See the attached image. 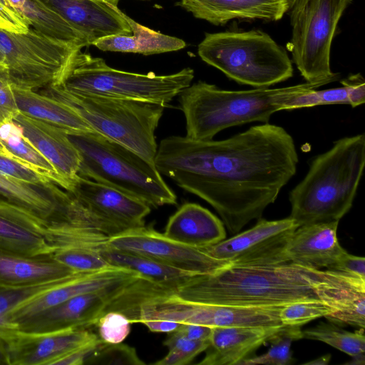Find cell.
I'll list each match as a JSON object with an SVG mask.
<instances>
[{
	"mask_svg": "<svg viewBox=\"0 0 365 365\" xmlns=\"http://www.w3.org/2000/svg\"><path fill=\"white\" fill-rule=\"evenodd\" d=\"M0 172L26 182L39 185L53 182L62 187L61 180L56 177L36 169L12 156L1 153H0Z\"/></svg>",
	"mask_w": 365,
	"mask_h": 365,
	"instance_id": "cell-40",
	"label": "cell"
},
{
	"mask_svg": "<svg viewBox=\"0 0 365 365\" xmlns=\"http://www.w3.org/2000/svg\"><path fill=\"white\" fill-rule=\"evenodd\" d=\"M81 157L78 175L115 188L150 207L175 205L177 196L152 164L98 133H68Z\"/></svg>",
	"mask_w": 365,
	"mask_h": 365,
	"instance_id": "cell-5",
	"label": "cell"
},
{
	"mask_svg": "<svg viewBox=\"0 0 365 365\" xmlns=\"http://www.w3.org/2000/svg\"><path fill=\"white\" fill-rule=\"evenodd\" d=\"M1 123V120H0V123Z\"/></svg>",
	"mask_w": 365,
	"mask_h": 365,
	"instance_id": "cell-59",
	"label": "cell"
},
{
	"mask_svg": "<svg viewBox=\"0 0 365 365\" xmlns=\"http://www.w3.org/2000/svg\"><path fill=\"white\" fill-rule=\"evenodd\" d=\"M352 0H289L293 62L306 82L337 81L330 65L338 23Z\"/></svg>",
	"mask_w": 365,
	"mask_h": 365,
	"instance_id": "cell-9",
	"label": "cell"
},
{
	"mask_svg": "<svg viewBox=\"0 0 365 365\" xmlns=\"http://www.w3.org/2000/svg\"><path fill=\"white\" fill-rule=\"evenodd\" d=\"M0 365H10L7 345L0 336Z\"/></svg>",
	"mask_w": 365,
	"mask_h": 365,
	"instance_id": "cell-51",
	"label": "cell"
},
{
	"mask_svg": "<svg viewBox=\"0 0 365 365\" xmlns=\"http://www.w3.org/2000/svg\"><path fill=\"white\" fill-rule=\"evenodd\" d=\"M103 257L112 265L134 271L143 279L165 289L177 287L195 274L139 255L105 248Z\"/></svg>",
	"mask_w": 365,
	"mask_h": 365,
	"instance_id": "cell-30",
	"label": "cell"
},
{
	"mask_svg": "<svg viewBox=\"0 0 365 365\" xmlns=\"http://www.w3.org/2000/svg\"><path fill=\"white\" fill-rule=\"evenodd\" d=\"M327 269L337 271L349 275L365 279V259L345 252L339 259Z\"/></svg>",
	"mask_w": 365,
	"mask_h": 365,
	"instance_id": "cell-45",
	"label": "cell"
},
{
	"mask_svg": "<svg viewBox=\"0 0 365 365\" xmlns=\"http://www.w3.org/2000/svg\"><path fill=\"white\" fill-rule=\"evenodd\" d=\"M6 343L10 365H53L59 358L99 336L87 328L48 333H26L16 329H0Z\"/></svg>",
	"mask_w": 365,
	"mask_h": 365,
	"instance_id": "cell-15",
	"label": "cell"
},
{
	"mask_svg": "<svg viewBox=\"0 0 365 365\" xmlns=\"http://www.w3.org/2000/svg\"><path fill=\"white\" fill-rule=\"evenodd\" d=\"M194 71L185 68L176 73H137L109 66L99 57L79 51L60 86L76 94H88L165 106L190 85Z\"/></svg>",
	"mask_w": 365,
	"mask_h": 365,
	"instance_id": "cell-8",
	"label": "cell"
},
{
	"mask_svg": "<svg viewBox=\"0 0 365 365\" xmlns=\"http://www.w3.org/2000/svg\"><path fill=\"white\" fill-rule=\"evenodd\" d=\"M341 85L339 88L319 91L315 89L306 92L285 103L283 110L325 105H349V86L346 83Z\"/></svg>",
	"mask_w": 365,
	"mask_h": 365,
	"instance_id": "cell-37",
	"label": "cell"
},
{
	"mask_svg": "<svg viewBox=\"0 0 365 365\" xmlns=\"http://www.w3.org/2000/svg\"><path fill=\"white\" fill-rule=\"evenodd\" d=\"M302 339L324 342L344 352L351 358L365 356L364 329L355 332L344 330L333 323H319L302 331Z\"/></svg>",
	"mask_w": 365,
	"mask_h": 365,
	"instance_id": "cell-33",
	"label": "cell"
},
{
	"mask_svg": "<svg viewBox=\"0 0 365 365\" xmlns=\"http://www.w3.org/2000/svg\"><path fill=\"white\" fill-rule=\"evenodd\" d=\"M330 359H331V355L327 354V355H324V356H321L320 358L315 359L314 361L307 362L305 364H306L326 365L329 362Z\"/></svg>",
	"mask_w": 365,
	"mask_h": 365,
	"instance_id": "cell-52",
	"label": "cell"
},
{
	"mask_svg": "<svg viewBox=\"0 0 365 365\" xmlns=\"http://www.w3.org/2000/svg\"><path fill=\"white\" fill-rule=\"evenodd\" d=\"M30 29L29 20L11 4L9 0H0V30L24 34Z\"/></svg>",
	"mask_w": 365,
	"mask_h": 365,
	"instance_id": "cell-42",
	"label": "cell"
},
{
	"mask_svg": "<svg viewBox=\"0 0 365 365\" xmlns=\"http://www.w3.org/2000/svg\"><path fill=\"white\" fill-rule=\"evenodd\" d=\"M106 1H108V2L113 4L115 5V6H118V3L120 1V0H106Z\"/></svg>",
	"mask_w": 365,
	"mask_h": 365,
	"instance_id": "cell-56",
	"label": "cell"
},
{
	"mask_svg": "<svg viewBox=\"0 0 365 365\" xmlns=\"http://www.w3.org/2000/svg\"><path fill=\"white\" fill-rule=\"evenodd\" d=\"M349 86V106L355 108L365 101V81L360 73L352 74L341 81Z\"/></svg>",
	"mask_w": 365,
	"mask_h": 365,
	"instance_id": "cell-47",
	"label": "cell"
},
{
	"mask_svg": "<svg viewBox=\"0 0 365 365\" xmlns=\"http://www.w3.org/2000/svg\"><path fill=\"white\" fill-rule=\"evenodd\" d=\"M141 323L146 326L150 331L165 333L175 331L182 325L181 323L177 322L157 319H146Z\"/></svg>",
	"mask_w": 365,
	"mask_h": 365,
	"instance_id": "cell-49",
	"label": "cell"
},
{
	"mask_svg": "<svg viewBox=\"0 0 365 365\" xmlns=\"http://www.w3.org/2000/svg\"><path fill=\"white\" fill-rule=\"evenodd\" d=\"M331 82L326 80L277 88L228 91L199 81L179 95L185 118V137L208 140L232 126L257 121L267 123L289 100Z\"/></svg>",
	"mask_w": 365,
	"mask_h": 365,
	"instance_id": "cell-3",
	"label": "cell"
},
{
	"mask_svg": "<svg viewBox=\"0 0 365 365\" xmlns=\"http://www.w3.org/2000/svg\"><path fill=\"white\" fill-rule=\"evenodd\" d=\"M85 364L143 365L135 348L122 343L108 344L101 341Z\"/></svg>",
	"mask_w": 365,
	"mask_h": 365,
	"instance_id": "cell-39",
	"label": "cell"
},
{
	"mask_svg": "<svg viewBox=\"0 0 365 365\" xmlns=\"http://www.w3.org/2000/svg\"><path fill=\"white\" fill-rule=\"evenodd\" d=\"M319 269L292 262L230 266L189 277L175 287L160 288L182 300L204 304L250 307H284L321 301L314 284Z\"/></svg>",
	"mask_w": 365,
	"mask_h": 365,
	"instance_id": "cell-2",
	"label": "cell"
},
{
	"mask_svg": "<svg viewBox=\"0 0 365 365\" xmlns=\"http://www.w3.org/2000/svg\"><path fill=\"white\" fill-rule=\"evenodd\" d=\"M177 331L191 340L210 341L212 327L197 324H182Z\"/></svg>",
	"mask_w": 365,
	"mask_h": 365,
	"instance_id": "cell-48",
	"label": "cell"
},
{
	"mask_svg": "<svg viewBox=\"0 0 365 365\" xmlns=\"http://www.w3.org/2000/svg\"><path fill=\"white\" fill-rule=\"evenodd\" d=\"M19 11L29 20L31 28L44 35L83 48L88 46L78 31L40 0H26Z\"/></svg>",
	"mask_w": 365,
	"mask_h": 365,
	"instance_id": "cell-31",
	"label": "cell"
},
{
	"mask_svg": "<svg viewBox=\"0 0 365 365\" xmlns=\"http://www.w3.org/2000/svg\"><path fill=\"white\" fill-rule=\"evenodd\" d=\"M26 0H9L11 4L14 6L19 11L24 6Z\"/></svg>",
	"mask_w": 365,
	"mask_h": 365,
	"instance_id": "cell-53",
	"label": "cell"
},
{
	"mask_svg": "<svg viewBox=\"0 0 365 365\" xmlns=\"http://www.w3.org/2000/svg\"><path fill=\"white\" fill-rule=\"evenodd\" d=\"M69 196L55 183L32 184L0 172V205L12 207L41 225L59 211Z\"/></svg>",
	"mask_w": 365,
	"mask_h": 365,
	"instance_id": "cell-22",
	"label": "cell"
},
{
	"mask_svg": "<svg viewBox=\"0 0 365 365\" xmlns=\"http://www.w3.org/2000/svg\"><path fill=\"white\" fill-rule=\"evenodd\" d=\"M78 273L51 255L25 256L0 249V284L25 286L61 279Z\"/></svg>",
	"mask_w": 365,
	"mask_h": 365,
	"instance_id": "cell-26",
	"label": "cell"
},
{
	"mask_svg": "<svg viewBox=\"0 0 365 365\" xmlns=\"http://www.w3.org/2000/svg\"><path fill=\"white\" fill-rule=\"evenodd\" d=\"M365 165V135L344 137L312 161L289 193L298 226L338 220L351 209Z\"/></svg>",
	"mask_w": 365,
	"mask_h": 365,
	"instance_id": "cell-4",
	"label": "cell"
},
{
	"mask_svg": "<svg viewBox=\"0 0 365 365\" xmlns=\"http://www.w3.org/2000/svg\"><path fill=\"white\" fill-rule=\"evenodd\" d=\"M141 1H148V0H141Z\"/></svg>",
	"mask_w": 365,
	"mask_h": 365,
	"instance_id": "cell-57",
	"label": "cell"
},
{
	"mask_svg": "<svg viewBox=\"0 0 365 365\" xmlns=\"http://www.w3.org/2000/svg\"><path fill=\"white\" fill-rule=\"evenodd\" d=\"M67 192L92 213L122 230L145 226L151 210L135 197L79 175Z\"/></svg>",
	"mask_w": 365,
	"mask_h": 365,
	"instance_id": "cell-17",
	"label": "cell"
},
{
	"mask_svg": "<svg viewBox=\"0 0 365 365\" xmlns=\"http://www.w3.org/2000/svg\"><path fill=\"white\" fill-rule=\"evenodd\" d=\"M107 245L108 248L146 257L195 275L231 266L211 257L202 248L183 245L145 226L128 229L110 236Z\"/></svg>",
	"mask_w": 365,
	"mask_h": 365,
	"instance_id": "cell-12",
	"label": "cell"
},
{
	"mask_svg": "<svg viewBox=\"0 0 365 365\" xmlns=\"http://www.w3.org/2000/svg\"><path fill=\"white\" fill-rule=\"evenodd\" d=\"M83 47L31 28L24 34L0 30V50L14 86L35 91L60 86Z\"/></svg>",
	"mask_w": 365,
	"mask_h": 365,
	"instance_id": "cell-10",
	"label": "cell"
},
{
	"mask_svg": "<svg viewBox=\"0 0 365 365\" xmlns=\"http://www.w3.org/2000/svg\"><path fill=\"white\" fill-rule=\"evenodd\" d=\"M302 339L300 327L285 326L272 336L267 342L271 346L268 351L259 356L248 357L239 365H289L295 361L291 350L293 341Z\"/></svg>",
	"mask_w": 365,
	"mask_h": 365,
	"instance_id": "cell-34",
	"label": "cell"
},
{
	"mask_svg": "<svg viewBox=\"0 0 365 365\" xmlns=\"http://www.w3.org/2000/svg\"><path fill=\"white\" fill-rule=\"evenodd\" d=\"M38 223L12 207L0 206V249L25 256L52 255V247L37 232Z\"/></svg>",
	"mask_w": 365,
	"mask_h": 365,
	"instance_id": "cell-27",
	"label": "cell"
},
{
	"mask_svg": "<svg viewBox=\"0 0 365 365\" xmlns=\"http://www.w3.org/2000/svg\"><path fill=\"white\" fill-rule=\"evenodd\" d=\"M18 111L68 133H96L70 106L41 93L13 86Z\"/></svg>",
	"mask_w": 365,
	"mask_h": 365,
	"instance_id": "cell-28",
	"label": "cell"
},
{
	"mask_svg": "<svg viewBox=\"0 0 365 365\" xmlns=\"http://www.w3.org/2000/svg\"><path fill=\"white\" fill-rule=\"evenodd\" d=\"M197 53L229 78L256 88H268L293 76L286 50L260 30L207 33Z\"/></svg>",
	"mask_w": 365,
	"mask_h": 365,
	"instance_id": "cell-6",
	"label": "cell"
},
{
	"mask_svg": "<svg viewBox=\"0 0 365 365\" xmlns=\"http://www.w3.org/2000/svg\"><path fill=\"white\" fill-rule=\"evenodd\" d=\"M12 120L22 129L29 143L52 165L68 184V191L78 176L81 157L68 132L18 112Z\"/></svg>",
	"mask_w": 365,
	"mask_h": 365,
	"instance_id": "cell-20",
	"label": "cell"
},
{
	"mask_svg": "<svg viewBox=\"0 0 365 365\" xmlns=\"http://www.w3.org/2000/svg\"><path fill=\"white\" fill-rule=\"evenodd\" d=\"M73 276L25 286H9L0 284V329L4 327V317L12 310L33 298L62 284Z\"/></svg>",
	"mask_w": 365,
	"mask_h": 365,
	"instance_id": "cell-35",
	"label": "cell"
},
{
	"mask_svg": "<svg viewBox=\"0 0 365 365\" xmlns=\"http://www.w3.org/2000/svg\"><path fill=\"white\" fill-rule=\"evenodd\" d=\"M0 142L9 155L56 177L61 180L62 187L66 191L68 190L67 182L56 173L52 165L24 137L21 128L12 119L0 123Z\"/></svg>",
	"mask_w": 365,
	"mask_h": 365,
	"instance_id": "cell-32",
	"label": "cell"
},
{
	"mask_svg": "<svg viewBox=\"0 0 365 365\" xmlns=\"http://www.w3.org/2000/svg\"><path fill=\"white\" fill-rule=\"evenodd\" d=\"M298 161L292 135L267 123L220 140L167 137L158 145L155 165L210 204L237 234L274 202Z\"/></svg>",
	"mask_w": 365,
	"mask_h": 365,
	"instance_id": "cell-1",
	"label": "cell"
},
{
	"mask_svg": "<svg viewBox=\"0 0 365 365\" xmlns=\"http://www.w3.org/2000/svg\"><path fill=\"white\" fill-rule=\"evenodd\" d=\"M128 286L73 297L19 321L13 329L38 334L88 328L95 325Z\"/></svg>",
	"mask_w": 365,
	"mask_h": 365,
	"instance_id": "cell-14",
	"label": "cell"
},
{
	"mask_svg": "<svg viewBox=\"0 0 365 365\" xmlns=\"http://www.w3.org/2000/svg\"><path fill=\"white\" fill-rule=\"evenodd\" d=\"M282 307H250L193 303L169 295L157 306V317L181 324L215 327L282 326Z\"/></svg>",
	"mask_w": 365,
	"mask_h": 365,
	"instance_id": "cell-13",
	"label": "cell"
},
{
	"mask_svg": "<svg viewBox=\"0 0 365 365\" xmlns=\"http://www.w3.org/2000/svg\"><path fill=\"white\" fill-rule=\"evenodd\" d=\"M0 64H5L6 65L4 56V54H3V53L1 52V50H0Z\"/></svg>",
	"mask_w": 365,
	"mask_h": 365,
	"instance_id": "cell-55",
	"label": "cell"
},
{
	"mask_svg": "<svg viewBox=\"0 0 365 365\" xmlns=\"http://www.w3.org/2000/svg\"><path fill=\"white\" fill-rule=\"evenodd\" d=\"M122 15L129 24L132 34L104 37L93 42V46L103 51L143 55L176 51L186 46V43L181 38L160 33L141 25L123 11Z\"/></svg>",
	"mask_w": 365,
	"mask_h": 365,
	"instance_id": "cell-29",
	"label": "cell"
},
{
	"mask_svg": "<svg viewBox=\"0 0 365 365\" xmlns=\"http://www.w3.org/2000/svg\"><path fill=\"white\" fill-rule=\"evenodd\" d=\"M102 341L101 339L78 349L55 361L53 365H83Z\"/></svg>",
	"mask_w": 365,
	"mask_h": 365,
	"instance_id": "cell-46",
	"label": "cell"
},
{
	"mask_svg": "<svg viewBox=\"0 0 365 365\" xmlns=\"http://www.w3.org/2000/svg\"><path fill=\"white\" fill-rule=\"evenodd\" d=\"M130 324L125 314L117 311H109L102 315L95 325L98 328V336L103 341L119 344L129 334Z\"/></svg>",
	"mask_w": 365,
	"mask_h": 365,
	"instance_id": "cell-41",
	"label": "cell"
},
{
	"mask_svg": "<svg viewBox=\"0 0 365 365\" xmlns=\"http://www.w3.org/2000/svg\"><path fill=\"white\" fill-rule=\"evenodd\" d=\"M0 153L9 155L6 150L4 148V146L2 145L1 142H0Z\"/></svg>",
	"mask_w": 365,
	"mask_h": 365,
	"instance_id": "cell-54",
	"label": "cell"
},
{
	"mask_svg": "<svg viewBox=\"0 0 365 365\" xmlns=\"http://www.w3.org/2000/svg\"><path fill=\"white\" fill-rule=\"evenodd\" d=\"M338 225L335 220L298 227L287 247L289 262L316 269L334 264L346 252L338 240Z\"/></svg>",
	"mask_w": 365,
	"mask_h": 365,
	"instance_id": "cell-21",
	"label": "cell"
},
{
	"mask_svg": "<svg viewBox=\"0 0 365 365\" xmlns=\"http://www.w3.org/2000/svg\"><path fill=\"white\" fill-rule=\"evenodd\" d=\"M141 278L134 271L117 267L92 272H78L62 284L12 310L4 319V329H13L19 321L73 297L127 287Z\"/></svg>",
	"mask_w": 365,
	"mask_h": 365,
	"instance_id": "cell-16",
	"label": "cell"
},
{
	"mask_svg": "<svg viewBox=\"0 0 365 365\" xmlns=\"http://www.w3.org/2000/svg\"><path fill=\"white\" fill-rule=\"evenodd\" d=\"M163 344L168 348V350H177L194 359L198 354L207 349L210 341L191 340L175 331L170 333Z\"/></svg>",
	"mask_w": 365,
	"mask_h": 365,
	"instance_id": "cell-44",
	"label": "cell"
},
{
	"mask_svg": "<svg viewBox=\"0 0 365 365\" xmlns=\"http://www.w3.org/2000/svg\"><path fill=\"white\" fill-rule=\"evenodd\" d=\"M193 359L177 350L170 349L162 359L154 363L155 365H185L190 364Z\"/></svg>",
	"mask_w": 365,
	"mask_h": 365,
	"instance_id": "cell-50",
	"label": "cell"
},
{
	"mask_svg": "<svg viewBox=\"0 0 365 365\" xmlns=\"http://www.w3.org/2000/svg\"><path fill=\"white\" fill-rule=\"evenodd\" d=\"M314 287L319 299L333 311L326 317L329 322L364 329L365 279L319 269Z\"/></svg>",
	"mask_w": 365,
	"mask_h": 365,
	"instance_id": "cell-19",
	"label": "cell"
},
{
	"mask_svg": "<svg viewBox=\"0 0 365 365\" xmlns=\"http://www.w3.org/2000/svg\"><path fill=\"white\" fill-rule=\"evenodd\" d=\"M332 312V309L322 301H301L282 307L279 318L283 325L301 327L317 318L326 317Z\"/></svg>",
	"mask_w": 365,
	"mask_h": 365,
	"instance_id": "cell-38",
	"label": "cell"
},
{
	"mask_svg": "<svg viewBox=\"0 0 365 365\" xmlns=\"http://www.w3.org/2000/svg\"><path fill=\"white\" fill-rule=\"evenodd\" d=\"M212 327L210 344L200 365H233L248 358L283 327Z\"/></svg>",
	"mask_w": 365,
	"mask_h": 365,
	"instance_id": "cell-23",
	"label": "cell"
},
{
	"mask_svg": "<svg viewBox=\"0 0 365 365\" xmlns=\"http://www.w3.org/2000/svg\"><path fill=\"white\" fill-rule=\"evenodd\" d=\"M2 205H0V206H2Z\"/></svg>",
	"mask_w": 365,
	"mask_h": 365,
	"instance_id": "cell-58",
	"label": "cell"
},
{
	"mask_svg": "<svg viewBox=\"0 0 365 365\" xmlns=\"http://www.w3.org/2000/svg\"><path fill=\"white\" fill-rule=\"evenodd\" d=\"M298 227L291 217L277 220L259 218L250 229L202 249L235 267L284 264L289 262L286 250Z\"/></svg>",
	"mask_w": 365,
	"mask_h": 365,
	"instance_id": "cell-11",
	"label": "cell"
},
{
	"mask_svg": "<svg viewBox=\"0 0 365 365\" xmlns=\"http://www.w3.org/2000/svg\"><path fill=\"white\" fill-rule=\"evenodd\" d=\"M51 256L58 262L77 272H92L113 267L101 255V250L73 247L56 250Z\"/></svg>",
	"mask_w": 365,
	"mask_h": 365,
	"instance_id": "cell-36",
	"label": "cell"
},
{
	"mask_svg": "<svg viewBox=\"0 0 365 365\" xmlns=\"http://www.w3.org/2000/svg\"><path fill=\"white\" fill-rule=\"evenodd\" d=\"M41 93L72 108L96 133L137 153L155 164V130L164 106L105 96L69 93L60 86L43 88Z\"/></svg>",
	"mask_w": 365,
	"mask_h": 365,
	"instance_id": "cell-7",
	"label": "cell"
},
{
	"mask_svg": "<svg viewBox=\"0 0 365 365\" xmlns=\"http://www.w3.org/2000/svg\"><path fill=\"white\" fill-rule=\"evenodd\" d=\"M289 0H180V6L194 17L214 25L230 20H280Z\"/></svg>",
	"mask_w": 365,
	"mask_h": 365,
	"instance_id": "cell-24",
	"label": "cell"
},
{
	"mask_svg": "<svg viewBox=\"0 0 365 365\" xmlns=\"http://www.w3.org/2000/svg\"><path fill=\"white\" fill-rule=\"evenodd\" d=\"M164 235L183 245L202 248L225 239L222 222L207 209L188 202L168 220Z\"/></svg>",
	"mask_w": 365,
	"mask_h": 365,
	"instance_id": "cell-25",
	"label": "cell"
},
{
	"mask_svg": "<svg viewBox=\"0 0 365 365\" xmlns=\"http://www.w3.org/2000/svg\"><path fill=\"white\" fill-rule=\"evenodd\" d=\"M78 31L88 46L113 35H130L122 11L106 0H40Z\"/></svg>",
	"mask_w": 365,
	"mask_h": 365,
	"instance_id": "cell-18",
	"label": "cell"
},
{
	"mask_svg": "<svg viewBox=\"0 0 365 365\" xmlns=\"http://www.w3.org/2000/svg\"><path fill=\"white\" fill-rule=\"evenodd\" d=\"M18 112L9 71L5 64H0V120L12 119Z\"/></svg>",
	"mask_w": 365,
	"mask_h": 365,
	"instance_id": "cell-43",
	"label": "cell"
}]
</instances>
